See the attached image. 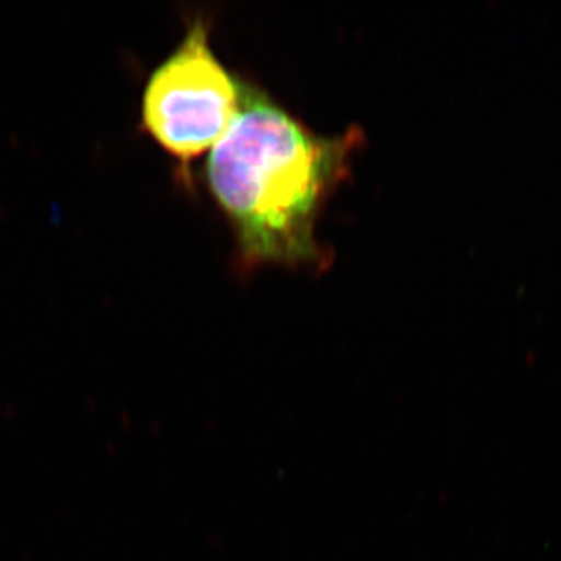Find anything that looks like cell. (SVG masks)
<instances>
[{
	"label": "cell",
	"mask_w": 561,
	"mask_h": 561,
	"mask_svg": "<svg viewBox=\"0 0 561 561\" xmlns=\"http://www.w3.org/2000/svg\"><path fill=\"white\" fill-rule=\"evenodd\" d=\"M209 22L197 18L175 50L150 73L140 99V125L186 168L230 127L243 81L214 54Z\"/></svg>",
	"instance_id": "obj_2"
},
{
	"label": "cell",
	"mask_w": 561,
	"mask_h": 561,
	"mask_svg": "<svg viewBox=\"0 0 561 561\" xmlns=\"http://www.w3.org/2000/svg\"><path fill=\"white\" fill-rule=\"evenodd\" d=\"M362 133L327 138L243 81L230 127L210 150L205 180L249 267L323 265L316 227L324 201L348 175Z\"/></svg>",
	"instance_id": "obj_1"
}]
</instances>
